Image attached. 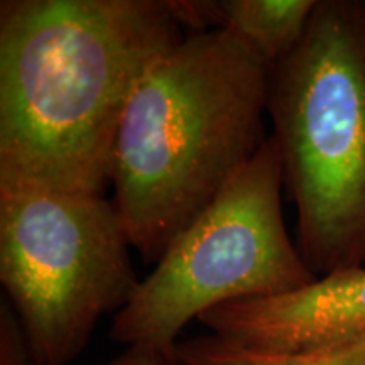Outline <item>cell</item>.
<instances>
[{
  "instance_id": "cell-1",
  "label": "cell",
  "mask_w": 365,
  "mask_h": 365,
  "mask_svg": "<svg viewBox=\"0 0 365 365\" xmlns=\"http://www.w3.org/2000/svg\"><path fill=\"white\" fill-rule=\"evenodd\" d=\"M182 36L166 0H2L0 186L105 196L130 93Z\"/></svg>"
},
{
  "instance_id": "cell-2",
  "label": "cell",
  "mask_w": 365,
  "mask_h": 365,
  "mask_svg": "<svg viewBox=\"0 0 365 365\" xmlns=\"http://www.w3.org/2000/svg\"><path fill=\"white\" fill-rule=\"evenodd\" d=\"M271 66L227 31L185 34L143 73L112 154V203L156 264L269 134Z\"/></svg>"
},
{
  "instance_id": "cell-3",
  "label": "cell",
  "mask_w": 365,
  "mask_h": 365,
  "mask_svg": "<svg viewBox=\"0 0 365 365\" xmlns=\"http://www.w3.org/2000/svg\"><path fill=\"white\" fill-rule=\"evenodd\" d=\"M267 115L317 276L365 266V0H318L271 68Z\"/></svg>"
},
{
  "instance_id": "cell-4",
  "label": "cell",
  "mask_w": 365,
  "mask_h": 365,
  "mask_svg": "<svg viewBox=\"0 0 365 365\" xmlns=\"http://www.w3.org/2000/svg\"><path fill=\"white\" fill-rule=\"evenodd\" d=\"M282 188L281 158L269 134L255 156L168 245L129 303L113 314L112 339L127 346L176 350L185 327L208 309L312 284L318 276L287 234Z\"/></svg>"
},
{
  "instance_id": "cell-5",
  "label": "cell",
  "mask_w": 365,
  "mask_h": 365,
  "mask_svg": "<svg viewBox=\"0 0 365 365\" xmlns=\"http://www.w3.org/2000/svg\"><path fill=\"white\" fill-rule=\"evenodd\" d=\"M112 200L0 186V281L36 362L68 365L140 279Z\"/></svg>"
},
{
  "instance_id": "cell-6",
  "label": "cell",
  "mask_w": 365,
  "mask_h": 365,
  "mask_svg": "<svg viewBox=\"0 0 365 365\" xmlns=\"http://www.w3.org/2000/svg\"><path fill=\"white\" fill-rule=\"evenodd\" d=\"M198 319L218 339L266 352L365 344V266L318 276L293 293L220 304Z\"/></svg>"
},
{
  "instance_id": "cell-7",
  "label": "cell",
  "mask_w": 365,
  "mask_h": 365,
  "mask_svg": "<svg viewBox=\"0 0 365 365\" xmlns=\"http://www.w3.org/2000/svg\"><path fill=\"white\" fill-rule=\"evenodd\" d=\"M317 6L318 0H208V31L237 36L272 68L303 39Z\"/></svg>"
},
{
  "instance_id": "cell-8",
  "label": "cell",
  "mask_w": 365,
  "mask_h": 365,
  "mask_svg": "<svg viewBox=\"0 0 365 365\" xmlns=\"http://www.w3.org/2000/svg\"><path fill=\"white\" fill-rule=\"evenodd\" d=\"M176 357L180 365H365V344L308 352H266L208 333L178 341Z\"/></svg>"
},
{
  "instance_id": "cell-9",
  "label": "cell",
  "mask_w": 365,
  "mask_h": 365,
  "mask_svg": "<svg viewBox=\"0 0 365 365\" xmlns=\"http://www.w3.org/2000/svg\"><path fill=\"white\" fill-rule=\"evenodd\" d=\"M0 365H39L31 352L19 319L7 304H2L0 313Z\"/></svg>"
},
{
  "instance_id": "cell-10",
  "label": "cell",
  "mask_w": 365,
  "mask_h": 365,
  "mask_svg": "<svg viewBox=\"0 0 365 365\" xmlns=\"http://www.w3.org/2000/svg\"><path fill=\"white\" fill-rule=\"evenodd\" d=\"M107 365H180L176 350H164L154 345H129Z\"/></svg>"
}]
</instances>
